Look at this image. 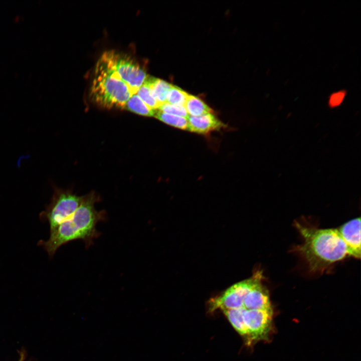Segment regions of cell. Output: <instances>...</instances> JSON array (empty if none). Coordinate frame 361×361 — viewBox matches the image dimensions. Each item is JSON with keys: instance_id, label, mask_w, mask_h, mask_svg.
<instances>
[{"instance_id": "obj_15", "label": "cell", "mask_w": 361, "mask_h": 361, "mask_svg": "<svg viewBox=\"0 0 361 361\" xmlns=\"http://www.w3.org/2000/svg\"><path fill=\"white\" fill-rule=\"evenodd\" d=\"M346 92L344 90H340L332 92L328 97V105L331 108L340 106L344 101Z\"/></svg>"}, {"instance_id": "obj_13", "label": "cell", "mask_w": 361, "mask_h": 361, "mask_svg": "<svg viewBox=\"0 0 361 361\" xmlns=\"http://www.w3.org/2000/svg\"><path fill=\"white\" fill-rule=\"evenodd\" d=\"M136 93L151 109L156 110L160 106V104L153 96L149 86L145 81L139 88Z\"/></svg>"}, {"instance_id": "obj_14", "label": "cell", "mask_w": 361, "mask_h": 361, "mask_svg": "<svg viewBox=\"0 0 361 361\" xmlns=\"http://www.w3.org/2000/svg\"><path fill=\"white\" fill-rule=\"evenodd\" d=\"M158 110L171 115L188 118L189 115L185 106L174 105L165 102L161 104Z\"/></svg>"}, {"instance_id": "obj_4", "label": "cell", "mask_w": 361, "mask_h": 361, "mask_svg": "<svg viewBox=\"0 0 361 361\" xmlns=\"http://www.w3.org/2000/svg\"><path fill=\"white\" fill-rule=\"evenodd\" d=\"M100 58L129 87L133 94L148 76L137 62L127 56L111 50L104 52Z\"/></svg>"}, {"instance_id": "obj_6", "label": "cell", "mask_w": 361, "mask_h": 361, "mask_svg": "<svg viewBox=\"0 0 361 361\" xmlns=\"http://www.w3.org/2000/svg\"><path fill=\"white\" fill-rule=\"evenodd\" d=\"M350 251V256L360 257V218L344 224L337 229Z\"/></svg>"}, {"instance_id": "obj_5", "label": "cell", "mask_w": 361, "mask_h": 361, "mask_svg": "<svg viewBox=\"0 0 361 361\" xmlns=\"http://www.w3.org/2000/svg\"><path fill=\"white\" fill-rule=\"evenodd\" d=\"M83 198L68 191H56L52 200L41 214V218L47 220L50 233L70 218L81 205Z\"/></svg>"}, {"instance_id": "obj_3", "label": "cell", "mask_w": 361, "mask_h": 361, "mask_svg": "<svg viewBox=\"0 0 361 361\" xmlns=\"http://www.w3.org/2000/svg\"><path fill=\"white\" fill-rule=\"evenodd\" d=\"M90 89V96L105 108H124L133 94L129 87L101 58L98 61Z\"/></svg>"}, {"instance_id": "obj_1", "label": "cell", "mask_w": 361, "mask_h": 361, "mask_svg": "<svg viewBox=\"0 0 361 361\" xmlns=\"http://www.w3.org/2000/svg\"><path fill=\"white\" fill-rule=\"evenodd\" d=\"M97 201L93 194L83 198V201L68 220L60 224L53 232L47 241H40L50 257L63 245L74 240L83 241L86 247L93 243L99 237L100 232L97 231V224L106 219L104 211H97L94 204Z\"/></svg>"}, {"instance_id": "obj_9", "label": "cell", "mask_w": 361, "mask_h": 361, "mask_svg": "<svg viewBox=\"0 0 361 361\" xmlns=\"http://www.w3.org/2000/svg\"><path fill=\"white\" fill-rule=\"evenodd\" d=\"M185 107L190 116H199L213 112L211 108L203 100L191 94H189Z\"/></svg>"}, {"instance_id": "obj_12", "label": "cell", "mask_w": 361, "mask_h": 361, "mask_svg": "<svg viewBox=\"0 0 361 361\" xmlns=\"http://www.w3.org/2000/svg\"><path fill=\"white\" fill-rule=\"evenodd\" d=\"M189 94L179 87L172 85L166 97V102L168 103L185 106Z\"/></svg>"}, {"instance_id": "obj_2", "label": "cell", "mask_w": 361, "mask_h": 361, "mask_svg": "<svg viewBox=\"0 0 361 361\" xmlns=\"http://www.w3.org/2000/svg\"><path fill=\"white\" fill-rule=\"evenodd\" d=\"M295 226L304 239L297 250L304 257L311 271L323 272L331 264L350 256L337 229H318L297 222Z\"/></svg>"}, {"instance_id": "obj_10", "label": "cell", "mask_w": 361, "mask_h": 361, "mask_svg": "<svg viewBox=\"0 0 361 361\" xmlns=\"http://www.w3.org/2000/svg\"><path fill=\"white\" fill-rule=\"evenodd\" d=\"M124 108L138 114L146 116H154L156 111V110H153L148 106L136 93L133 94L131 96L126 103Z\"/></svg>"}, {"instance_id": "obj_8", "label": "cell", "mask_w": 361, "mask_h": 361, "mask_svg": "<svg viewBox=\"0 0 361 361\" xmlns=\"http://www.w3.org/2000/svg\"><path fill=\"white\" fill-rule=\"evenodd\" d=\"M145 82L149 86L153 96L160 105L166 102L167 93L172 85L164 80L150 76H148Z\"/></svg>"}, {"instance_id": "obj_11", "label": "cell", "mask_w": 361, "mask_h": 361, "mask_svg": "<svg viewBox=\"0 0 361 361\" xmlns=\"http://www.w3.org/2000/svg\"><path fill=\"white\" fill-rule=\"evenodd\" d=\"M154 116L168 125L180 129L188 130V118L167 114L158 109L156 110Z\"/></svg>"}, {"instance_id": "obj_16", "label": "cell", "mask_w": 361, "mask_h": 361, "mask_svg": "<svg viewBox=\"0 0 361 361\" xmlns=\"http://www.w3.org/2000/svg\"><path fill=\"white\" fill-rule=\"evenodd\" d=\"M25 359V353L23 352H21L20 354V357L18 361H24Z\"/></svg>"}, {"instance_id": "obj_7", "label": "cell", "mask_w": 361, "mask_h": 361, "mask_svg": "<svg viewBox=\"0 0 361 361\" xmlns=\"http://www.w3.org/2000/svg\"><path fill=\"white\" fill-rule=\"evenodd\" d=\"M188 120V130L200 134H207L225 127L224 124L212 113L199 116H189Z\"/></svg>"}]
</instances>
